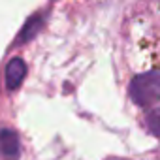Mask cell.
Listing matches in <instances>:
<instances>
[{
  "instance_id": "277c9868",
  "label": "cell",
  "mask_w": 160,
  "mask_h": 160,
  "mask_svg": "<svg viewBox=\"0 0 160 160\" xmlns=\"http://www.w3.org/2000/svg\"><path fill=\"white\" fill-rule=\"evenodd\" d=\"M42 25H43V17L40 15V13H36L34 17H30L28 21H27V25L23 27V30H21V34H19V38H17V43H27V42H30L38 32H40V28H42Z\"/></svg>"
},
{
  "instance_id": "6da1fadb",
  "label": "cell",
  "mask_w": 160,
  "mask_h": 160,
  "mask_svg": "<svg viewBox=\"0 0 160 160\" xmlns=\"http://www.w3.org/2000/svg\"><path fill=\"white\" fill-rule=\"evenodd\" d=\"M128 92H130V98L136 106L154 108L158 102V96H160V75H158V72L151 70V72L136 75L130 81Z\"/></svg>"
},
{
  "instance_id": "7a4b0ae2",
  "label": "cell",
  "mask_w": 160,
  "mask_h": 160,
  "mask_svg": "<svg viewBox=\"0 0 160 160\" xmlns=\"http://www.w3.org/2000/svg\"><path fill=\"white\" fill-rule=\"evenodd\" d=\"M0 152L6 160H17L21 154V143L13 130L2 128L0 130Z\"/></svg>"
},
{
  "instance_id": "5b68a950",
  "label": "cell",
  "mask_w": 160,
  "mask_h": 160,
  "mask_svg": "<svg viewBox=\"0 0 160 160\" xmlns=\"http://www.w3.org/2000/svg\"><path fill=\"white\" fill-rule=\"evenodd\" d=\"M147 126H149V130H151L152 136H158V108L156 106L151 109V113L147 117Z\"/></svg>"
},
{
  "instance_id": "3957f363",
  "label": "cell",
  "mask_w": 160,
  "mask_h": 160,
  "mask_svg": "<svg viewBox=\"0 0 160 160\" xmlns=\"http://www.w3.org/2000/svg\"><path fill=\"white\" fill-rule=\"evenodd\" d=\"M25 75H27V64H25V60L19 58V57L12 58L8 62V66H6V87H8V91L19 89V85L23 83Z\"/></svg>"
}]
</instances>
